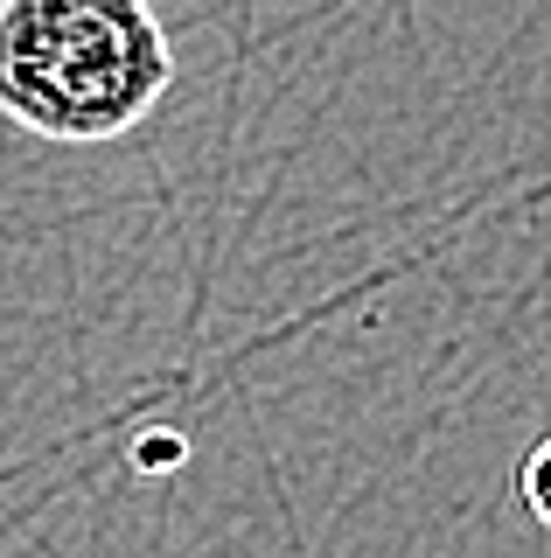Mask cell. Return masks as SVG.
<instances>
[{"label": "cell", "mask_w": 551, "mask_h": 558, "mask_svg": "<svg viewBox=\"0 0 551 558\" xmlns=\"http://www.w3.org/2000/svg\"><path fill=\"white\" fill-rule=\"evenodd\" d=\"M516 496H524V510L538 531H551V433L544 440H530L524 468H516Z\"/></svg>", "instance_id": "2"}, {"label": "cell", "mask_w": 551, "mask_h": 558, "mask_svg": "<svg viewBox=\"0 0 551 558\" xmlns=\"http://www.w3.org/2000/svg\"><path fill=\"white\" fill-rule=\"evenodd\" d=\"M175 84L154 0H0V119L57 147L133 133Z\"/></svg>", "instance_id": "1"}]
</instances>
